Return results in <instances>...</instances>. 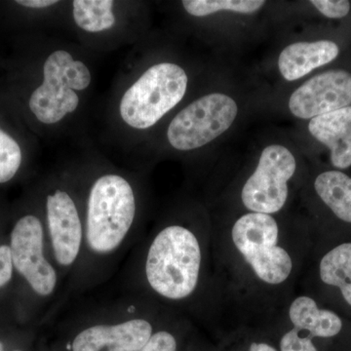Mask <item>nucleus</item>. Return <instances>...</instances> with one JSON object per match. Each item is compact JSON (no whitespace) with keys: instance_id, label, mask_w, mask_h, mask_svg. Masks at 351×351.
Segmentation results:
<instances>
[{"instance_id":"obj_4","label":"nucleus","mask_w":351,"mask_h":351,"mask_svg":"<svg viewBox=\"0 0 351 351\" xmlns=\"http://www.w3.org/2000/svg\"><path fill=\"white\" fill-rule=\"evenodd\" d=\"M202 258V247L193 230L181 223L163 226L145 251V285L164 301H186L199 284Z\"/></svg>"},{"instance_id":"obj_6","label":"nucleus","mask_w":351,"mask_h":351,"mask_svg":"<svg viewBox=\"0 0 351 351\" xmlns=\"http://www.w3.org/2000/svg\"><path fill=\"white\" fill-rule=\"evenodd\" d=\"M48 256L60 276L77 270L84 248L82 197L71 163L52 171L40 197Z\"/></svg>"},{"instance_id":"obj_23","label":"nucleus","mask_w":351,"mask_h":351,"mask_svg":"<svg viewBox=\"0 0 351 351\" xmlns=\"http://www.w3.org/2000/svg\"><path fill=\"white\" fill-rule=\"evenodd\" d=\"M14 267L9 245H0V289L5 287L12 279Z\"/></svg>"},{"instance_id":"obj_21","label":"nucleus","mask_w":351,"mask_h":351,"mask_svg":"<svg viewBox=\"0 0 351 351\" xmlns=\"http://www.w3.org/2000/svg\"><path fill=\"white\" fill-rule=\"evenodd\" d=\"M311 3L329 19H341L346 17L351 7L350 2L348 0H313Z\"/></svg>"},{"instance_id":"obj_10","label":"nucleus","mask_w":351,"mask_h":351,"mask_svg":"<svg viewBox=\"0 0 351 351\" xmlns=\"http://www.w3.org/2000/svg\"><path fill=\"white\" fill-rule=\"evenodd\" d=\"M295 169L297 161L287 147L281 145L265 147L242 189L244 206L253 213L272 215L280 211L287 202L288 182Z\"/></svg>"},{"instance_id":"obj_8","label":"nucleus","mask_w":351,"mask_h":351,"mask_svg":"<svg viewBox=\"0 0 351 351\" xmlns=\"http://www.w3.org/2000/svg\"><path fill=\"white\" fill-rule=\"evenodd\" d=\"M239 106L232 97L210 93L182 108L166 127V144L177 152L197 151L232 125Z\"/></svg>"},{"instance_id":"obj_3","label":"nucleus","mask_w":351,"mask_h":351,"mask_svg":"<svg viewBox=\"0 0 351 351\" xmlns=\"http://www.w3.org/2000/svg\"><path fill=\"white\" fill-rule=\"evenodd\" d=\"M82 154L71 163L84 221L80 265H100L114 258L133 237L142 210V195L133 172L117 167L99 152L88 149Z\"/></svg>"},{"instance_id":"obj_14","label":"nucleus","mask_w":351,"mask_h":351,"mask_svg":"<svg viewBox=\"0 0 351 351\" xmlns=\"http://www.w3.org/2000/svg\"><path fill=\"white\" fill-rule=\"evenodd\" d=\"M339 54V46L331 40L292 43L279 55V71L284 80L295 82L314 69L331 63Z\"/></svg>"},{"instance_id":"obj_19","label":"nucleus","mask_w":351,"mask_h":351,"mask_svg":"<svg viewBox=\"0 0 351 351\" xmlns=\"http://www.w3.org/2000/svg\"><path fill=\"white\" fill-rule=\"evenodd\" d=\"M22 141L0 123V184L12 181L25 162Z\"/></svg>"},{"instance_id":"obj_18","label":"nucleus","mask_w":351,"mask_h":351,"mask_svg":"<svg viewBox=\"0 0 351 351\" xmlns=\"http://www.w3.org/2000/svg\"><path fill=\"white\" fill-rule=\"evenodd\" d=\"M265 1L263 0H182L181 5L186 15L204 18L221 11L250 15L258 12Z\"/></svg>"},{"instance_id":"obj_16","label":"nucleus","mask_w":351,"mask_h":351,"mask_svg":"<svg viewBox=\"0 0 351 351\" xmlns=\"http://www.w3.org/2000/svg\"><path fill=\"white\" fill-rule=\"evenodd\" d=\"M320 199L346 223H351V178L338 170L321 173L314 182Z\"/></svg>"},{"instance_id":"obj_17","label":"nucleus","mask_w":351,"mask_h":351,"mask_svg":"<svg viewBox=\"0 0 351 351\" xmlns=\"http://www.w3.org/2000/svg\"><path fill=\"white\" fill-rule=\"evenodd\" d=\"M319 274L323 282L339 288L351 306V242L338 245L321 258Z\"/></svg>"},{"instance_id":"obj_15","label":"nucleus","mask_w":351,"mask_h":351,"mask_svg":"<svg viewBox=\"0 0 351 351\" xmlns=\"http://www.w3.org/2000/svg\"><path fill=\"white\" fill-rule=\"evenodd\" d=\"M289 318L294 327L307 330L314 338H332L343 329V321L338 314L319 308L307 295H300L292 302L289 307Z\"/></svg>"},{"instance_id":"obj_1","label":"nucleus","mask_w":351,"mask_h":351,"mask_svg":"<svg viewBox=\"0 0 351 351\" xmlns=\"http://www.w3.org/2000/svg\"><path fill=\"white\" fill-rule=\"evenodd\" d=\"M27 63L22 110L34 130L57 138L82 130L93 95V55L73 40L43 36Z\"/></svg>"},{"instance_id":"obj_24","label":"nucleus","mask_w":351,"mask_h":351,"mask_svg":"<svg viewBox=\"0 0 351 351\" xmlns=\"http://www.w3.org/2000/svg\"><path fill=\"white\" fill-rule=\"evenodd\" d=\"M249 351H277L276 348L265 343H253L249 348Z\"/></svg>"},{"instance_id":"obj_5","label":"nucleus","mask_w":351,"mask_h":351,"mask_svg":"<svg viewBox=\"0 0 351 351\" xmlns=\"http://www.w3.org/2000/svg\"><path fill=\"white\" fill-rule=\"evenodd\" d=\"M143 2L123 0L66 1L59 29L90 54L112 52L142 40Z\"/></svg>"},{"instance_id":"obj_2","label":"nucleus","mask_w":351,"mask_h":351,"mask_svg":"<svg viewBox=\"0 0 351 351\" xmlns=\"http://www.w3.org/2000/svg\"><path fill=\"white\" fill-rule=\"evenodd\" d=\"M189 76L169 60L147 61L134 45L113 82L103 112L107 140L131 154L188 93Z\"/></svg>"},{"instance_id":"obj_13","label":"nucleus","mask_w":351,"mask_h":351,"mask_svg":"<svg viewBox=\"0 0 351 351\" xmlns=\"http://www.w3.org/2000/svg\"><path fill=\"white\" fill-rule=\"evenodd\" d=\"M308 131L326 145L331 162L339 170L351 166V106L311 119Z\"/></svg>"},{"instance_id":"obj_12","label":"nucleus","mask_w":351,"mask_h":351,"mask_svg":"<svg viewBox=\"0 0 351 351\" xmlns=\"http://www.w3.org/2000/svg\"><path fill=\"white\" fill-rule=\"evenodd\" d=\"M350 105L351 73L343 69H332L313 76L289 99V110L301 119H313Z\"/></svg>"},{"instance_id":"obj_22","label":"nucleus","mask_w":351,"mask_h":351,"mask_svg":"<svg viewBox=\"0 0 351 351\" xmlns=\"http://www.w3.org/2000/svg\"><path fill=\"white\" fill-rule=\"evenodd\" d=\"M178 343L174 335L168 331H157L140 351H177Z\"/></svg>"},{"instance_id":"obj_20","label":"nucleus","mask_w":351,"mask_h":351,"mask_svg":"<svg viewBox=\"0 0 351 351\" xmlns=\"http://www.w3.org/2000/svg\"><path fill=\"white\" fill-rule=\"evenodd\" d=\"M314 336L302 328L293 327L280 341L281 351H318L313 345Z\"/></svg>"},{"instance_id":"obj_25","label":"nucleus","mask_w":351,"mask_h":351,"mask_svg":"<svg viewBox=\"0 0 351 351\" xmlns=\"http://www.w3.org/2000/svg\"><path fill=\"white\" fill-rule=\"evenodd\" d=\"M0 351H6L5 348H4L3 343L0 341ZM13 351H22V350H13Z\"/></svg>"},{"instance_id":"obj_7","label":"nucleus","mask_w":351,"mask_h":351,"mask_svg":"<svg viewBox=\"0 0 351 351\" xmlns=\"http://www.w3.org/2000/svg\"><path fill=\"white\" fill-rule=\"evenodd\" d=\"M232 239L258 280L280 285L290 277L293 260L278 245L279 226L271 215L250 212L240 217L232 226Z\"/></svg>"},{"instance_id":"obj_11","label":"nucleus","mask_w":351,"mask_h":351,"mask_svg":"<svg viewBox=\"0 0 351 351\" xmlns=\"http://www.w3.org/2000/svg\"><path fill=\"white\" fill-rule=\"evenodd\" d=\"M154 325L133 313L92 323L76 332L71 351H140L154 334Z\"/></svg>"},{"instance_id":"obj_9","label":"nucleus","mask_w":351,"mask_h":351,"mask_svg":"<svg viewBox=\"0 0 351 351\" xmlns=\"http://www.w3.org/2000/svg\"><path fill=\"white\" fill-rule=\"evenodd\" d=\"M11 257L18 272L32 292L41 299H49L59 287V271L48 256L43 211L22 215L10 233Z\"/></svg>"}]
</instances>
